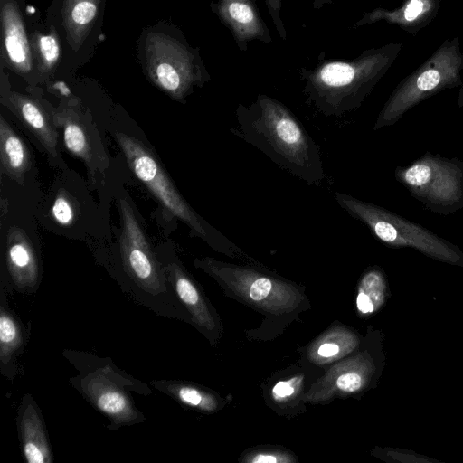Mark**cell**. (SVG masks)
<instances>
[{
    "mask_svg": "<svg viewBox=\"0 0 463 463\" xmlns=\"http://www.w3.org/2000/svg\"><path fill=\"white\" fill-rule=\"evenodd\" d=\"M230 132L266 155L273 163L309 185L326 177L320 147L282 102L260 94L235 109Z\"/></svg>",
    "mask_w": 463,
    "mask_h": 463,
    "instance_id": "1",
    "label": "cell"
},
{
    "mask_svg": "<svg viewBox=\"0 0 463 463\" xmlns=\"http://www.w3.org/2000/svg\"><path fill=\"white\" fill-rule=\"evenodd\" d=\"M194 267L211 277L224 294L260 313V326L250 331L251 339L269 340L280 335L300 313L310 308L305 288L263 269L196 258Z\"/></svg>",
    "mask_w": 463,
    "mask_h": 463,
    "instance_id": "2",
    "label": "cell"
},
{
    "mask_svg": "<svg viewBox=\"0 0 463 463\" xmlns=\"http://www.w3.org/2000/svg\"><path fill=\"white\" fill-rule=\"evenodd\" d=\"M62 355L78 372L70 378L71 385L107 417L109 430H116L146 421L130 392L149 395L153 391L147 384L128 374L109 357L71 349H65Z\"/></svg>",
    "mask_w": 463,
    "mask_h": 463,
    "instance_id": "3",
    "label": "cell"
},
{
    "mask_svg": "<svg viewBox=\"0 0 463 463\" xmlns=\"http://www.w3.org/2000/svg\"><path fill=\"white\" fill-rule=\"evenodd\" d=\"M121 235L119 240L123 271L130 281L129 295L138 304L165 317L191 324L190 317L175 295L159 258L152 250L134 210L119 200Z\"/></svg>",
    "mask_w": 463,
    "mask_h": 463,
    "instance_id": "4",
    "label": "cell"
},
{
    "mask_svg": "<svg viewBox=\"0 0 463 463\" xmlns=\"http://www.w3.org/2000/svg\"><path fill=\"white\" fill-rule=\"evenodd\" d=\"M114 137L135 176L168 213L188 226L191 236L230 258L255 261L192 208L151 149L125 133L116 132Z\"/></svg>",
    "mask_w": 463,
    "mask_h": 463,
    "instance_id": "5",
    "label": "cell"
},
{
    "mask_svg": "<svg viewBox=\"0 0 463 463\" xmlns=\"http://www.w3.org/2000/svg\"><path fill=\"white\" fill-rule=\"evenodd\" d=\"M376 57L353 61H326L313 69H301L303 93L325 117H341L358 109L379 75Z\"/></svg>",
    "mask_w": 463,
    "mask_h": 463,
    "instance_id": "6",
    "label": "cell"
},
{
    "mask_svg": "<svg viewBox=\"0 0 463 463\" xmlns=\"http://www.w3.org/2000/svg\"><path fill=\"white\" fill-rule=\"evenodd\" d=\"M337 204L363 222L382 243L411 248L435 260L463 268V251L457 245L382 206L336 192Z\"/></svg>",
    "mask_w": 463,
    "mask_h": 463,
    "instance_id": "7",
    "label": "cell"
},
{
    "mask_svg": "<svg viewBox=\"0 0 463 463\" xmlns=\"http://www.w3.org/2000/svg\"><path fill=\"white\" fill-rule=\"evenodd\" d=\"M394 177L430 211L449 215L463 209V161L430 152L408 165L397 166Z\"/></svg>",
    "mask_w": 463,
    "mask_h": 463,
    "instance_id": "8",
    "label": "cell"
},
{
    "mask_svg": "<svg viewBox=\"0 0 463 463\" xmlns=\"http://www.w3.org/2000/svg\"><path fill=\"white\" fill-rule=\"evenodd\" d=\"M379 332H370L359 348L332 364L303 396L307 404L327 403L335 398L359 397L378 382L385 364Z\"/></svg>",
    "mask_w": 463,
    "mask_h": 463,
    "instance_id": "9",
    "label": "cell"
},
{
    "mask_svg": "<svg viewBox=\"0 0 463 463\" xmlns=\"http://www.w3.org/2000/svg\"><path fill=\"white\" fill-rule=\"evenodd\" d=\"M146 71L150 80L172 99L184 101L209 75L199 57L179 42L151 34L146 43Z\"/></svg>",
    "mask_w": 463,
    "mask_h": 463,
    "instance_id": "10",
    "label": "cell"
},
{
    "mask_svg": "<svg viewBox=\"0 0 463 463\" xmlns=\"http://www.w3.org/2000/svg\"><path fill=\"white\" fill-rule=\"evenodd\" d=\"M52 109L67 150L82 160L93 184L102 182L109 160L91 116L68 105Z\"/></svg>",
    "mask_w": 463,
    "mask_h": 463,
    "instance_id": "11",
    "label": "cell"
},
{
    "mask_svg": "<svg viewBox=\"0 0 463 463\" xmlns=\"http://www.w3.org/2000/svg\"><path fill=\"white\" fill-rule=\"evenodd\" d=\"M160 260L175 295L190 317V325L215 345L222 338V323L203 288L177 256Z\"/></svg>",
    "mask_w": 463,
    "mask_h": 463,
    "instance_id": "12",
    "label": "cell"
},
{
    "mask_svg": "<svg viewBox=\"0 0 463 463\" xmlns=\"http://www.w3.org/2000/svg\"><path fill=\"white\" fill-rule=\"evenodd\" d=\"M5 263L8 274L6 287L11 286L23 294L37 290L41 281L39 260L30 239L18 227H12L7 232Z\"/></svg>",
    "mask_w": 463,
    "mask_h": 463,
    "instance_id": "13",
    "label": "cell"
},
{
    "mask_svg": "<svg viewBox=\"0 0 463 463\" xmlns=\"http://www.w3.org/2000/svg\"><path fill=\"white\" fill-rule=\"evenodd\" d=\"M213 9L224 25L230 29L236 44L242 52L248 43L258 40L270 43L272 38L262 20L255 0H218Z\"/></svg>",
    "mask_w": 463,
    "mask_h": 463,
    "instance_id": "14",
    "label": "cell"
},
{
    "mask_svg": "<svg viewBox=\"0 0 463 463\" xmlns=\"http://www.w3.org/2000/svg\"><path fill=\"white\" fill-rule=\"evenodd\" d=\"M2 102L21 120L37 138L46 153L52 159L60 158L58 151V131L52 109H47L36 99L8 92Z\"/></svg>",
    "mask_w": 463,
    "mask_h": 463,
    "instance_id": "15",
    "label": "cell"
},
{
    "mask_svg": "<svg viewBox=\"0 0 463 463\" xmlns=\"http://www.w3.org/2000/svg\"><path fill=\"white\" fill-rule=\"evenodd\" d=\"M22 454L27 463H52L53 454L41 411L30 393L23 396L17 411Z\"/></svg>",
    "mask_w": 463,
    "mask_h": 463,
    "instance_id": "16",
    "label": "cell"
},
{
    "mask_svg": "<svg viewBox=\"0 0 463 463\" xmlns=\"http://www.w3.org/2000/svg\"><path fill=\"white\" fill-rule=\"evenodd\" d=\"M0 289V373L13 381L18 374L17 359L25 347L29 333L8 305V288L5 283L2 282Z\"/></svg>",
    "mask_w": 463,
    "mask_h": 463,
    "instance_id": "17",
    "label": "cell"
},
{
    "mask_svg": "<svg viewBox=\"0 0 463 463\" xmlns=\"http://www.w3.org/2000/svg\"><path fill=\"white\" fill-rule=\"evenodd\" d=\"M363 341L361 335L345 325L330 326L307 347L306 356L317 365L333 364L357 350Z\"/></svg>",
    "mask_w": 463,
    "mask_h": 463,
    "instance_id": "18",
    "label": "cell"
},
{
    "mask_svg": "<svg viewBox=\"0 0 463 463\" xmlns=\"http://www.w3.org/2000/svg\"><path fill=\"white\" fill-rule=\"evenodd\" d=\"M150 385L180 404L206 414L220 411L232 400L231 397L223 398L214 391L192 382L164 379L151 381Z\"/></svg>",
    "mask_w": 463,
    "mask_h": 463,
    "instance_id": "19",
    "label": "cell"
},
{
    "mask_svg": "<svg viewBox=\"0 0 463 463\" xmlns=\"http://www.w3.org/2000/svg\"><path fill=\"white\" fill-rule=\"evenodd\" d=\"M1 15L4 44L8 60L14 70L27 73L32 69V55L16 3L13 0H4Z\"/></svg>",
    "mask_w": 463,
    "mask_h": 463,
    "instance_id": "20",
    "label": "cell"
},
{
    "mask_svg": "<svg viewBox=\"0 0 463 463\" xmlns=\"http://www.w3.org/2000/svg\"><path fill=\"white\" fill-rule=\"evenodd\" d=\"M0 163L1 173L20 185L31 165L30 152L23 139L0 116Z\"/></svg>",
    "mask_w": 463,
    "mask_h": 463,
    "instance_id": "21",
    "label": "cell"
},
{
    "mask_svg": "<svg viewBox=\"0 0 463 463\" xmlns=\"http://www.w3.org/2000/svg\"><path fill=\"white\" fill-rule=\"evenodd\" d=\"M389 288L384 271L378 266L367 268L362 274L356 294V308L364 317L377 313L386 303Z\"/></svg>",
    "mask_w": 463,
    "mask_h": 463,
    "instance_id": "22",
    "label": "cell"
},
{
    "mask_svg": "<svg viewBox=\"0 0 463 463\" xmlns=\"http://www.w3.org/2000/svg\"><path fill=\"white\" fill-rule=\"evenodd\" d=\"M100 0H64L63 22L69 41L80 46L97 16Z\"/></svg>",
    "mask_w": 463,
    "mask_h": 463,
    "instance_id": "23",
    "label": "cell"
},
{
    "mask_svg": "<svg viewBox=\"0 0 463 463\" xmlns=\"http://www.w3.org/2000/svg\"><path fill=\"white\" fill-rule=\"evenodd\" d=\"M304 375H296L287 380L277 382L269 391V400L271 405L283 408L298 405L303 401ZM305 403V402H304Z\"/></svg>",
    "mask_w": 463,
    "mask_h": 463,
    "instance_id": "24",
    "label": "cell"
},
{
    "mask_svg": "<svg viewBox=\"0 0 463 463\" xmlns=\"http://www.w3.org/2000/svg\"><path fill=\"white\" fill-rule=\"evenodd\" d=\"M243 463H293L298 462L296 456L277 447H258L245 450L239 459Z\"/></svg>",
    "mask_w": 463,
    "mask_h": 463,
    "instance_id": "25",
    "label": "cell"
},
{
    "mask_svg": "<svg viewBox=\"0 0 463 463\" xmlns=\"http://www.w3.org/2000/svg\"><path fill=\"white\" fill-rule=\"evenodd\" d=\"M51 217L61 226L71 225L77 216L74 200L65 192L57 194L50 210Z\"/></svg>",
    "mask_w": 463,
    "mask_h": 463,
    "instance_id": "26",
    "label": "cell"
},
{
    "mask_svg": "<svg viewBox=\"0 0 463 463\" xmlns=\"http://www.w3.org/2000/svg\"><path fill=\"white\" fill-rule=\"evenodd\" d=\"M36 49L43 70H51L60 56L59 41L55 34L49 33L38 38Z\"/></svg>",
    "mask_w": 463,
    "mask_h": 463,
    "instance_id": "27",
    "label": "cell"
},
{
    "mask_svg": "<svg viewBox=\"0 0 463 463\" xmlns=\"http://www.w3.org/2000/svg\"><path fill=\"white\" fill-rule=\"evenodd\" d=\"M282 0H266L265 4L269 15L272 19L275 28L282 40L287 39V32L283 21L280 17Z\"/></svg>",
    "mask_w": 463,
    "mask_h": 463,
    "instance_id": "28",
    "label": "cell"
},
{
    "mask_svg": "<svg viewBox=\"0 0 463 463\" xmlns=\"http://www.w3.org/2000/svg\"><path fill=\"white\" fill-rule=\"evenodd\" d=\"M385 456L392 458L394 461L400 462H433L432 458L422 457L412 451L402 449H386Z\"/></svg>",
    "mask_w": 463,
    "mask_h": 463,
    "instance_id": "29",
    "label": "cell"
},
{
    "mask_svg": "<svg viewBox=\"0 0 463 463\" xmlns=\"http://www.w3.org/2000/svg\"><path fill=\"white\" fill-rule=\"evenodd\" d=\"M423 10L421 0H411L404 12V17L408 21L414 20Z\"/></svg>",
    "mask_w": 463,
    "mask_h": 463,
    "instance_id": "30",
    "label": "cell"
},
{
    "mask_svg": "<svg viewBox=\"0 0 463 463\" xmlns=\"http://www.w3.org/2000/svg\"><path fill=\"white\" fill-rule=\"evenodd\" d=\"M313 7L315 9H321L325 5H329L333 2V0H312Z\"/></svg>",
    "mask_w": 463,
    "mask_h": 463,
    "instance_id": "31",
    "label": "cell"
}]
</instances>
